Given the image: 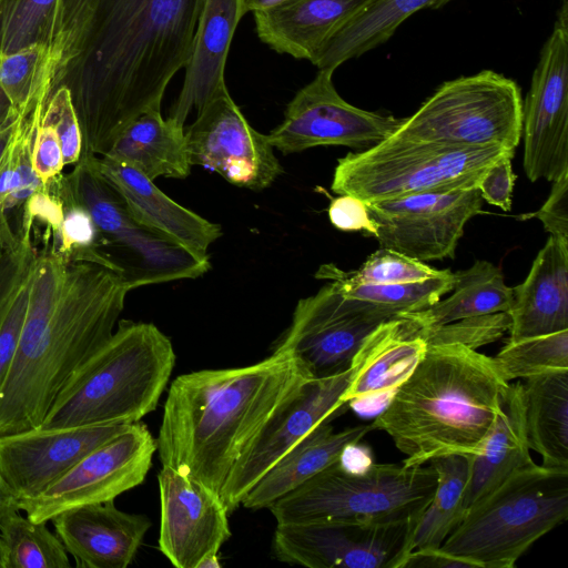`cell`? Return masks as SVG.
<instances>
[{
	"mask_svg": "<svg viewBox=\"0 0 568 568\" xmlns=\"http://www.w3.org/2000/svg\"><path fill=\"white\" fill-rule=\"evenodd\" d=\"M204 0H97L80 48L58 85L79 119L81 155L102 156L125 128L161 110L185 68Z\"/></svg>",
	"mask_w": 568,
	"mask_h": 568,
	"instance_id": "1",
	"label": "cell"
},
{
	"mask_svg": "<svg viewBox=\"0 0 568 568\" xmlns=\"http://www.w3.org/2000/svg\"><path fill=\"white\" fill-rule=\"evenodd\" d=\"M9 225H10L9 219L0 217V246H1V243H2L3 234H4V232H6V230L8 229Z\"/></svg>",
	"mask_w": 568,
	"mask_h": 568,
	"instance_id": "52",
	"label": "cell"
},
{
	"mask_svg": "<svg viewBox=\"0 0 568 568\" xmlns=\"http://www.w3.org/2000/svg\"><path fill=\"white\" fill-rule=\"evenodd\" d=\"M43 235L20 342L0 387V437L41 426L69 378L112 336L131 291L116 271L70 260L51 230Z\"/></svg>",
	"mask_w": 568,
	"mask_h": 568,
	"instance_id": "2",
	"label": "cell"
},
{
	"mask_svg": "<svg viewBox=\"0 0 568 568\" xmlns=\"http://www.w3.org/2000/svg\"><path fill=\"white\" fill-rule=\"evenodd\" d=\"M508 382L494 358L462 344L427 345L412 374L372 422L414 467L445 455L478 454Z\"/></svg>",
	"mask_w": 568,
	"mask_h": 568,
	"instance_id": "4",
	"label": "cell"
},
{
	"mask_svg": "<svg viewBox=\"0 0 568 568\" xmlns=\"http://www.w3.org/2000/svg\"><path fill=\"white\" fill-rule=\"evenodd\" d=\"M285 0H244L245 11L247 12H256L264 9H268L274 7Z\"/></svg>",
	"mask_w": 568,
	"mask_h": 568,
	"instance_id": "50",
	"label": "cell"
},
{
	"mask_svg": "<svg viewBox=\"0 0 568 568\" xmlns=\"http://www.w3.org/2000/svg\"><path fill=\"white\" fill-rule=\"evenodd\" d=\"M244 14V0H204L184 68V81L169 119L184 126L192 111L197 113L212 99L227 91L226 60Z\"/></svg>",
	"mask_w": 568,
	"mask_h": 568,
	"instance_id": "24",
	"label": "cell"
},
{
	"mask_svg": "<svg viewBox=\"0 0 568 568\" xmlns=\"http://www.w3.org/2000/svg\"><path fill=\"white\" fill-rule=\"evenodd\" d=\"M510 327L508 313H494L458 320L448 324L423 327L427 345L462 344L470 348L499 339Z\"/></svg>",
	"mask_w": 568,
	"mask_h": 568,
	"instance_id": "40",
	"label": "cell"
},
{
	"mask_svg": "<svg viewBox=\"0 0 568 568\" xmlns=\"http://www.w3.org/2000/svg\"><path fill=\"white\" fill-rule=\"evenodd\" d=\"M501 146L455 148L389 135L362 152L337 160L331 189L375 203L412 194L477 187L498 160L514 158Z\"/></svg>",
	"mask_w": 568,
	"mask_h": 568,
	"instance_id": "8",
	"label": "cell"
},
{
	"mask_svg": "<svg viewBox=\"0 0 568 568\" xmlns=\"http://www.w3.org/2000/svg\"><path fill=\"white\" fill-rule=\"evenodd\" d=\"M349 381L351 368L310 379L268 418L232 468L220 493L229 514L290 449L343 409Z\"/></svg>",
	"mask_w": 568,
	"mask_h": 568,
	"instance_id": "17",
	"label": "cell"
},
{
	"mask_svg": "<svg viewBox=\"0 0 568 568\" xmlns=\"http://www.w3.org/2000/svg\"><path fill=\"white\" fill-rule=\"evenodd\" d=\"M6 568H69L71 562L60 538L45 523H34L14 511L0 520Z\"/></svg>",
	"mask_w": 568,
	"mask_h": 568,
	"instance_id": "34",
	"label": "cell"
},
{
	"mask_svg": "<svg viewBox=\"0 0 568 568\" xmlns=\"http://www.w3.org/2000/svg\"><path fill=\"white\" fill-rule=\"evenodd\" d=\"M523 388L529 448L541 465L568 469V369L527 377Z\"/></svg>",
	"mask_w": 568,
	"mask_h": 568,
	"instance_id": "30",
	"label": "cell"
},
{
	"mask_svg": "<svg viewBox=\"0 0 568 568\" xmlns=\"http://www.w3.org/2000/svg\"><path fill=\"white\" fill-rule=\"evenodd\" d=\"M513 158H504L495 162L481 176L477 184L483 200L503 211H510L516 174L511 166Z\"/></svg>",
	"mask_w": 568,
	"mask_h": 568,
	"instance_id": "47",
	"label": "cell"
},
{
	"mask_svg": "<svg viewBox=\"0 0 568 568\" xmlns=\"http://www.w3.org/2000/svg\"><path fill=\"white\" fill-rule=\"evenodd\" d=\"M333 73L318 70L288 102L284 120L267 139L283 154L321 145L368 149L392 135L404 118L359 109L336 91Z\"/></svg>",
	"mask_w": 568,
	"mask_h": 568,
	"instance_id": "14",
	"label": "cell"
},
{
	"mask_svg": "<svg viewBox=\"0 0 568 568\" xmlns=\"http://www.w3.org/2000/svg\"><path fill=\"white\" fill-rule=\"evenodd\" d=\"M345 296L381 306L393 314L426 310L453 290L454 273L446 270L438 277L404 284H352L327 277Z\"/></svg>",
	"mask_w": 568,
	"mask_h": 568,
	"instance_id": "35",
	"label": "cell"
},
{
	"mask_svg": "<svg viewBox=\"0 0 568 568\" xmlns=\"http://www.w3.org/2000/svg\"><path fill=\"white\" fill-rule=\"evenodd\" d=\"M97 0H59L51 42L57 75H61L75 58Z\"/></svg>",
	"mask_w": 568,
	"mask_h": 568,
	"instance_id": "41",
	"label": "cell"
},
{
	"mask_svg": "<svg viewBox=\"0 0 568 568\" xmlns=\"http://www.w3.org/2000/svg\"><path fill=\"white\" fill-rule=\"evenodd\" d=\"M159 549L176 568L220 567L219 551L231 537L220 495L169 466L158 474Z\"/></svg>",
	"mask_w": 568,
	"mask_h": 568,
	"instance_id": "19",
	"label": "cell"
},
{
	"mask_svg": "<svg viewBox=\"0 0 568 568\" xmlns=\"http://www.w3.org/2000/svg\"><path fill=\"white\" fill-rule=\"evenodd\" d=\"M450 0H374L344 23L325 42L313 60L318 70L334 72L344 62L386 42L412 14L438 8Z\"/></svg>",
	"mask_w": 568,
	"mask_h": 568,
	"instance_id": "31",
	"label": "cell"
},
{
	"mask_svg": "<svg viewBox=\"0 0 568 568\" xmlns=\"http://www.w3.org/2000/svg\"><path fill=\"white\" fill-rule=\"evenodd\" d=\"M310 379L294 357L278 352L244 367L178 376L155 438L162 466L220 495L251 440Z\"/></svg>",
	"mask_w": 568,
	"mask_h": 568,
	"instance_id": "3",
	"label": "cell"
},
{
	"mask_svg": "<svg viewBox=\"0 0 568 568\" xmlns=\"http://www.w3.org/2000/svg\"><path fill=\"white\" fill-rule=\"evenodd\" d=\"M174 364L172 342L154 324L122 320L69 378L40 427L138 423L156 408Z\"/></svg>",
	"mask_w": 568,
	"mask_h": 568,
	"instance_id": "5",
	"label": "cell"
},
{
	"mask_svg": "<svg viewBox=\"0 0 568 568\" xmlns=\"http://www.w3.org/2000/svg\"><path fill=\"white\" fill-rule=\"evenodd\" d=\"M32 271L19 285L0 315V387L7 377L20 342L29 305Z\"/></svg>",
	"mask_w": 568,
	"mask_h": 568,
	"instance_id": "43",
	"label": "cell"
},
{
	"mask_svg": "<svg viewBox=\"0 0 568 568\" xmlns=\"http://www.w3.org/2000/svg\"><path fill=\"white\" fill-rule=\"evenodd\" d=\"M41 122L54 130L64 165L75 164L82 154L83 139L71 94L65 85L61 84L51 92Z\"/></svg>",
	"mask_w": 568,
	"mask_h": 568,
	"instance_id": "42",
	"label": "cell"
},
{
	"mask_svg": "<svg viewBox=\"0 0 568 568\" xmlns=\"http://www.w3.org/2000/svg\"><path fill=\"white\" fill-rule=\"evenodd\" d=\"M568 516V469L527 465L471 504L440 549L475 568H513Z\"/></svg>",
	"mask_w": 568,
	"mask_h": 568,
	"instance_id": "6",
	"label": "cell"
},
{
	"mask_svg": "<svg viewBox=\"0 0 568 568\" xmlns=\"http://www.w3.org/2000/svg\"><path fill=\"white\" fill-rule=\"evenodd\" d=\"M48 189L59 197L63 209L60 226L53 233L58 251L70 260L94 262L114 270L101 252V235L90 213L57 186Z\"/></svg>",
	"mask_w": 568,
	"mask_h": 568,
	"instance_id": "39",
	"label": "cell"
},
{
	"mask_svg": "<svg viewBox=\"0 0 568 568\" xmlns=\"http://www.w3.org/2000/svg\"><path fill=\"white\" fill-rule=\"evenodd\" d=\"M452 295L430 307L413 312L425 327L494 313H508L513 287L505 283L500 267L488 261H476L469 268L454 273Z\"/></svg>",
	"mask_w": 568,
	"mask_h": 568,
	"instance_id": "32",
	"label": "cell"
},
{
	"mask_svg": "<svg viewBox=\"0 0 568 568\" xmlns=\"http://www.w3.org/2000/svg\"><path fill=\"white\" fill-rule=\"evenodd\" d=\"M509 339L568 329V241L549 236L523 283L513 287Z\"/></svg>",
	"mask_w": 568,
	"mask_h": 568,
	"instance_id": "25",
	"label": "cell"
},
{
	"mask_svg": "<svg viewBox=\"0 0 568 568\" xmlns=\"http://www.w3.org/2000/svg\"><path fill=\"white\" fill-rule=\"evenodd\" d=\"M402 568H475L470 562L440 548L415 549L407 554Z\"/></svg>",
	"mask_w": 568,
	"mask_h": 568,
	"instance_id": "48",
	"label": "cell"
},
{
	"mask_svg": "<svg viewBox=\"0 0 568 568\" xmlns=\"http://www.w3.org/2000/svg\"><path fill=\"white\" fill-rule=\"evenodd\" d=\"M32 166L44 190L62 175L65 166L54 130L41 121L33 141Z\"/></svg>",
	"mask_w": 568,
	"mask_h": 568,
	"instance_id": "44",
	"label": "cell"
},
{
	"mask_svg": "<svg viewBox=\"0 0 568 568\" xmlns=\"http://www.w3.org/2000/svg\"><path fill=\"white\" fill-rule=\"evenodd\" d=\"M427 342L413 312L381 323L362 343L351 365L346 405L387 403L424 357Z\"/></svg>",
	"mask_w": 568,
	"mask_h": 568,
	"instance_id": "21",
	"label": "cell"
},
{
	"mask_svg": "<svg viewBox=\"0 0 568 568\" xmlns=\"http://www.w3.org/2000/svg\"><path fill=\"white\" fill-rule=\"evenodd\" d=\"M77 567L125 568L152 526L142 514L118 509L114 500L64 510L51 519Z\"/></svg>",
	"mask_w": 568,
	"mask_h": 568,
	"instance_id": "22",
	"label": "cell"
},
{
	"mask_svg": "<svg viewBox=\"0 0 568 568\" xmlns=\"http://www.w3.org/2000/svg\"><path fill=\"white\" fill-rule=\"evenodd\" d=\"M393 316L381 306L343 295L329 282L297 302L273 352L294 357L311 379L334 376L351 368L365 338Z\"/></svg>",
	"mask_w": 568,
	"mask_h": 568,
	"instance_id": "11",
	"label": "cell"
},
{
	"mask_svg": "<svg viewBox=\"0 0 568 568\" xmlns=\"http://www.w3.org/2000/svg\"><path fill=\"white\" fill-rule=\"evenodd\" d=\"M184 133L191 164L233 185L262 191L283 173L267 135L247 122L229 90L199 111Z\"/></svg>",
	"mask_w": 568,
	"mask_h": 568,
	"instance_id": "18",
	"label": "cell"
},
{
	"mask_svg": "<svg viewBox=\"0 0 568 568\" xmlns=\"http://www.w3.org/2000/svg\"><path fill=\"white\" fill-rule=\"evenodd\" d=\"M59 0H0V57L34 44L51 47Z\"/></svg>",
	"mask_w": 568,
	"mask_h": 568,
	"instance_id": "37",
	"label": "cell"
},
{
	"mask_svg": "<svg viewBox=\"0 0 568 568\" xmlns=\"http://www.w3.org/2000/svg\"><path fill=\"white\" fill-rule=\"evenodd\" d=\"M436 486L437 474L429 464L406 467L371 462L353 468L339 458L267 509L277 525L418 523Z\"/></svg>",
	"mask_w": 568,
	"mask_h": 568,
	"instance_id": "7",
	"label": "cell"
},
{
	"mask_svg": "<svg viewBox=\"0 0 568 568\" xmlns=\"http://www.w3.org/2000/svg\"><path fill=\"white\" fill-rule=\"evenodd\" d=\"M374 0H285L253 12L258 39L272 50L311 63L344 23Z\"/></svg>",
	"mask_w": 568,
	"mask_h": 568,
	"instance_id": "26",
	"label": "cell"
},
{
	"mask_svg": "<svg viewBox=\"0 0 568 568\" xmlns=\"http://www.w3.org/2000/svg\"><path fill=\"white\" fill-rule=\"evenodd\" d=\"M523 381L508 384L480 452L470 456L468 507L518 469L530 465Z\"/></svg>",
	"mask_w": 568,
	"mask_h": 568,
	"instance_id": "28",
	"label": "cell"
},
{
	"mask_svg": "<svg viewBox=\"0 0 568 568\" xmlns=\"http://www.w3.org/2000/svg\"><path fill=\"white\" fill-rule=\"evenodd\" d=\"M105 155L134 168L152 181L160 176L184 179L192 168L184 126L164 119L156 109L132 121Z\"/></svg>",
	"mask_w": 568,
	"mask_h": 568,
	"instance_id": "29",
	"label": "cell"
},
{
	"mask_svg": "<svg viewBox=\"0 0 568 568\" xmlns=\"http://www.w3.org/2000/svg\"><path fill=\"white\" fill-rule=\"evenodd\" d=\"M446 270H437L425 262L410 258L390 248L381 247L372 253L357 271L345 272L335 264H323L315 277H338L352 284H404L438 277Z\"/></svg>",
	"mask_w": 568,
	"mask_h": 568,
	"instance_id": "38",
	"label": "cell"
},
{
	"mask_svg": "<svg viewBox=\"0 0 568 568\" xmlns=\"http://www.w3.org/2000/svg\"><path fill=\"white\" fill-rule=\"evenodd\" d=\"M94 165L141 225L199 256H209V247L222 235L219 224L180 205L123 162L103 155L94 156Z\"/></svg>",
	"mask_w": 568,
	"mask_h": 568,
	"instance_id": "23",
	"label": "cell"
},
{
	"mask_svg": "<svg viewBox=\"0 0 568 568\" xmlns=\"http://www.w3.org/2000/svg\"><path fill=\"white\" fill-rule=\"evenodd\" d=\"M17 120L0 126V161H1L2 156H3V153L6 151V148H7V144H8L9 138H10V134L12 132V129H13Z\"/></svg>",
	"mask_w": 568,
	"mask_h": 568,
	"instance_id": "51",
	"label": "cell"
},
{
	"mask_svg": "<svg viewBox=\"0 0 568 568\" xmlns=\"http://www.w3.org/2000/svg\"><path fill=\"white\" fill-rule=\"evenodd\" d=\"M373 424H362L335 432L327 419L290 449L252 487L241 505L251 510L268 508L307 479L338 460L344 452L358 444Z\"/></svg>",
	"mask_w": 568,
	"mask_h": 568,
	"instance_id": "27",
	"label": "cell"
},
{
	"mask_svg": "<svg viewBox=\"0 0 568 568\" xmlns=\"http://www.w3.org/2000/svg\"><path fill=\"white\" fill-rule=\"evenodd\" d=\"M328 219L341 231H362L376 236L377 223L372 219L366 203L351 194H338L328 205Z\"/></svg>",
	"mask_w": 568,
	"mask_h": 568,
	"instance_id": "46",
	"label": "cell"
},
{
	"mask_svg": "<svg viewBox=\"0 0 568 568\" xmlns=\"http://www.w3.org/2000/svg\"><path fill=\"white\" fill-rule=\"evenodd\" d=\"M131 424L32 428L0 437V470L18 500L30 498Z\"/></svg>",
	"mask_w": 568,
	"mask_h": 568,
	"instance_id": "20",
	"label": "cell"
},
{
	"mask_svg": "<svg viewBox=\"0 0 568 568\" xmlns=\"http://www.w3.org/2000/svg\"><path fill=\"white\" fill-rule=\"evenodd\" d=\"M0 568H6V554L2 539L0 537Z\"/></svg>",
	"mask_w": 568,
	"mask_h": 568,
	"instance_id": "53",
	"label": "cell"
},
{
	"mask_svg": "<svg viewBox=\"0 0 568 568\" xmlns=\"http://www.w3.org/2000/svg\"><path fill=\"white\" fill-rule=\"evenodd\" d=\"M14 511H20L18 499L0 470V520Z\"/></svg>",
	"mask_w": 568,
	"mask_h": 568,
	"instance_id": "49",
	"label": "cell"
},
{
	"mask_svg": "<svg viewBox=\"0 0 568 568\" xmlns=\"http://www.w3.org/2000/svg\"><path fill=\"white\" fill-rule=\"evenodd\" d=\"M538 219L550 236L568 241V171L552 181L550 194L541 207L523 219Z\"/></svg>",
	"mask_w": 568,
	"mask_h": 568,
	"instance_id": "45",
	"label": "cell"
},
{
	"mask_svg": "<svg viewBox=\"0 0 568 568\" xmlns=\"http://www.w3.org/2000/svg\"><path fill=\"white\" fill-rule=\"evenodd\" d=\"M155 452L149 428L141 422L131 424L42 491L18 500V508L32 521L47 523L71 508L114 500L144 481Z\"/></svg>",
	"mask_w": 568,
	"mask_h": 568,
	"instance_id": "12",
	"label": "cell"
},
{
	"mask_svg": "<svg viewBox=\"0 0 568 568\" xmlns=\"http://www.w3.org/2000/svg\"><path fill=\"white\" fill-rule=\"evenodd\" d=\"M417 523L344 521L277 525L275 557L308 568H402Z\"/></svg>",
	"mask_w": 568,
	"mask_h": 568,
	"instance_id": "15",
	"label": "cell"
},
{
	"mask_svg": "<svg viewBox=\"0 0 568 568\" xmlns=\"http://www.w3.org/2000/svg\"><path fill=\"white\" fill-rule=\"evenodd\" d=\"M523 98L516 81L491 70L444 82L392 136L455 148L501 146L521 139Z\"/></svg>",
	"mask_w": 568,
	"mask_h": 568,
	"instance_id": "9",
	"label": "cell"
},
{
	"mask_svg": "<svg viewBox=\"0 0 568 568\" xmlns=\"http://www.w3.org/2000/svg\"><path fill=\"white\" fill-rule=\"evenodd\" d=\"M506 382L568 369V329L508 341L493 357Z\"/></svg>",
	"mask_w": 568,
	"mask_h": 568,
	"instance_id": "36",
	"label": "cell"
},
{
	"mask_svg": "<svg viewBox=\"0 0 568 568\" xmlns=\"http://www.w3.org/2000/svg\"><path fill=\"white\" fill-rule=\"evenodd\" d=\"M381 247L426 262L454 257L466 223L481 213L477 187L412 194L366 204Z\"/></svg>",
	"mask_w": 568,
	"mask_h": 568,
	"instance_id": "16",
	"label": "cell"
},
{
	"mask_svg": "<svg viewBox=\"0 0 568 568\" xmlns=\"http://www.w3.org/2000/svg\"><path fill=\"white\" fill-rule=\"evenodd\" d=\"M523 166L531 182L568 171V7L562 0L523 101Z\"/></svg>",
	"mask_w": 568,
	"mask_h": 568,
	"instance_id": "13",
	"label": "cell"
},
{
	"mask_svg": "<svg viewBox=\"0 0 568 568\" xmlns=\"http://www.w3.org/2000/svg\"><path fill=\"white\" fill-rule=\"evenodd\" d=\"M68 197L83 206L101 235V252L134 290L144 285L196 278L210 268L199 256L141 225L90 158H81L63 178Z\"/></svg>",
	"mask_w": 568,
	"mask_h": 568,
	"instance_id": "10",
	"label": "cell"
},
{
	"mask_svg": "<svg viewBox=\"0 0 568 568\" xmlns=\"http://www.w3.org/2000/svg\"><path fill=\"white\" fill-rule=\"evenodd\" d=\"M427 464L437 474V486L414 529L409 552L440 548L468 509L470 456L445 455Z\"/></svg>",
	"mask_w": 568,
	"mask_h": 568,
	"instance_id": "33",
	"label": "cell"
}]
</instances>
